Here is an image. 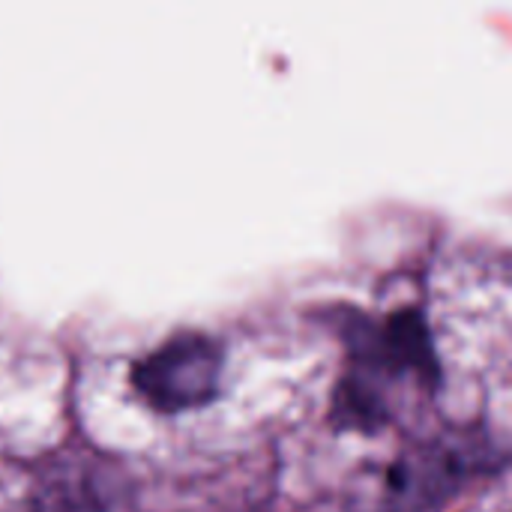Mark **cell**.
<instances>
[{
    "instance_id": "2",
    "label": "cell",
    "mask_w": 512,
    "mask_h": 512,
    "mask_svg": "<svg viewBox=\"0 0 512 512\" xmlns=\"http://www.w3.org/2000/svg\"><path fill=\"white\" fill-rule=\"evenodd\" d=\"M378 354L393 369L435 372V354L429 342V330L417 312H402L387 321L378 339Z\"/></svg>"
},
{
    "instance_id": "3",
    "label": "cell",
    "mask_w": 512,
    "mask_h": 512,
    "mask_svg": "<svg viewBox=\"0 0 512 512\" xmlns=\"http://www.w3.org/2000/svg\"><path fill=\"white\" fill-rule=\"evenodd\" d=\"M39 512H99V507L81 486H60V489H48V495L39 504Z\"/></svg>"
},
{
    "instance_id": "1",
    "label": "cell",
    "mask_w": 512,
    "mask_h": 512,
    "mask_svg": "<svg viewBox=\"0 0 512 512\" xmlns=\"http://www.w3.org/2000/svg\"><path fill=\"white\" fill-rule=\"evenodd\" d=\"M219 369V345L201 333H183L165 342L135 369V387L153 408L183 411L216 396Z\"/></svg>"
}]
</instances>
